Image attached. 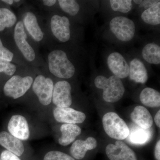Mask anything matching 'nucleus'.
<instances>
[{"label": "nucleus", "mask_w": 160, "mask_h": 160, "mask_svg": "<svg viewBox=\"0 0 160 160\" xmlns=\"http://www.w3.org/2000/svg\"><path fill=\"white\" fill-rule=\"evenodd\" d=\"M94 84L98 88L102 89L103 98L107 102L119 101L125 93V88L119 78L113 75L108 78L100 75L95 79Z\"/></svg>", "instance_id": "nucleus-1"}, {"label": "nucleus", "mask_w": 160, "mask_h": 160, "mask_svg": "<svg viewBox=\"0 0 160 160\" xmlns=\"http://www.w3.org/2000/svg\"><path fill=\"white\" fill-rule=\"evenodd\" d=\"M49 71L55 76L69 79L74 74L75 69L65 52L61 50L52 51L48 56Z\"/></svg>", "instance_id": "nucleus-2"}, {"label": "nucleus", "mask_w": 160, "mask_h": 160, "mask_svg": "<svg viewBox=\"0 0 160 160\" xmlns=\"http://www.w3.org/2000/svg\"><path fill=\"white\" fill-rule=\"evenodd\" d=\"M103 128L106 134L112 138L122 141L129 136L130 130L125 121L115 112H109L102 118Z\"/></svg>", "instance_id": "nucleus-3"}, {"label": "nucleus", "mask_w": 160, "mask_h": 160, "mask_svg": "<svg viewBox=\"0 0 160 160\" xmlns=\"http://www.w3.org/2000/svg\"><path fill=\"white\" fill-rule=\"evenodd\" d=\"M112 32L118 39L122 42H128L134 37L135 26L133 21L128 18L118 16L112 18L109 23Z\"/></svg>", "instance_id": "nucleus-4"}, {"label": "nucleus", "mask_w": 160, "mask_h": 160, "mask_svg": "<svg viewBox=\"0 0 160 160\" xmlns=\"http://www.w3.org/2000/svg\"><path fill=\"white\" fill-rule=\"evenodd\" d=\"M32 82L33 79L30 76L22 77L20 76H13L4 86V93L9 97L18 98L28 91Z\"/></svg>", "instance_id": "nucleus-5"}, {"label": "nucleus", "mask_w": 160, "mask_h": 160, "mask_svg": "<svg viewBox=\"0 0 160 160\" xmlns=\"http://www.w3.org/2000/svg\"><path fill=\"white\" fill-rule=\"evenodd\" d=\"M53 88L52 80L42 75L37 77L32 86V90L37 96L40 103L44 106H48L51 103Z\"/></svg>", "instance_id": "nucleus-6"}, {"label": "nucleus", "mask_w": 160, "mask_h": 160, "mask_svg": "<svg viewBox=\"0 0 160 160\" xmlns=\"http://www.w3.org/2000/svg\"><path fill=\"white\" fill-rule=\"evenodd\" d=\"M106 152L110 160H138L134 152L122 141L108 145Z\"/></svg>", "instance_id": "nucleus-7"}, {"label": "nucleus", "mask_w": 160, "mask_h": 160, "mask_svg": "<svg viewBox=\"0 0 160 160\" xmlns=\"http://www.w3.org/2000/svg\"><path fill=\"white\" fill-rule=\"evenodd\" d=\"M71 86L66 81H59L53 88L52 100L53 104L58 107H69L72 103Z\"/></svg>", "instance_id": "nucleus-8"}, {"label": "nucleus", "mask_w": 160, "mask_h": 160, "mask_svg": "<svg viewBox=\"0 0 160 160\" xmlns=\"http://www.w3.org/2000/svg\"><path fill=\"white\" fill-rule=\"evenodd\" d=\"M53 113L57 122L66 124H81L86 118L84 112L69 107H57L53 109Z\"/></svg>", "instance_id": "nucleus-9"}, {"label": "nucleus", "mask_w": 160, "mask_h": 160, "mask_svg": "<svg viewBox=\"0 0 160 160\" xmlns=\"http://www.w3.org/2000/svg\"><path fill=\"white\" fill-rule=\"evenodd\" d=\"M27 36L22 22H18L16 25L14 31L15 42L18 48L27 61L32 62L35 58V53L32 47L26 41Z\"/></svg>", "instance_id": "nucleus-10"}, {"label": "nucleus", "mask_w": 160, "mask_h": 160, "mask_svg": "<svg viewBox=\"0 0 160 160\" xmlns=\"http://www.w3.org/2000/svg\"><path fill=\"white\" fill-rule=\"evenodd\" d=\"M50 26L52 33L58 40L63 42L69 41L70 37V22L68 18L58 15L53 16Z\"/></svg>", "instance_id": "nucleus-11"}, {"label": "nucleus", "mask_w": 160, "mask_h": 160, "mask_svg": "<svg viewBox=\"0 0 160 160\" xmlns=\"http://www.w3.org/2000/svg\"><path fill=\"white\" fill-rule=\"evenodd\" d=\"M8 129L10 134L21 140L28 139L30 135L27 120L20 115L12 117L8 123Z\"/></svg>", "instance_id": "nucleus-12"}, {"label": "nucleus", "mask_w": 160, "mask_h": 160, "mask_svg": "<svg viewBox=\"0 0 160 160\" xmlns=\"http://www.w3.org/2000/svg\"><path fill=\"white\" fill-rule=\"evenodd\" d=\"M109 69L114 76L124 79L129 74V66L122 54L118 52L111 53L107 59Z\"/></svg>", "instance_id": "nucleus-13"}, {"label": "nucleus", "mask_w": 160, "mask_h": 160, "mask_svg": "<svg viewBox=\"0 0 160 160\" xmlns=\"http://www.w3.org/2000/svg\"><path fill=\"white\" fill-rule=\"evenodd\" d=\"M97 146V141L93 137H89L86 140H78L70 147V153L75 159L82 160L87 151L95 149Z\"/></svg>", "instance_id": "nucleus-14"}, {"label": "nucleus", "mask_w": 160, "mask_h": 160, "mask_svg": "<svg viewBox=\"0 0 160 160\" xmlns=\"http://www.w3.org/2000/svg\"><path fill=\"white\" fill-rule=\"evenodd\" d=\"M0 145L19 157L24 154L25 147L22 142L6 131L0 132Z\"/></svg>", "instance_id": "nucleus-15"}, {"label": "nucleus", "mask_w": 160, "mask_h": 160, "mask_svg": "<svg viewBox=\"0 0 160 160\" xmlns=\"http://www.w3.org/2000/svg\"><path fill=\"white\" fill-rule=\"evenodd\" d=\"M130 117L134 123L142 129H149L153 124L151 114L142 106H136L131 113Z\"/></svg>", "instance_id": "nucleus-16"}, {"label": "nucleus", "mask_w": 160, "mask_h": 160, "mask_svg": "<svg viewBox=\"0 0 160 160\" xmlns=\"http://www.w3.org/2000/svg\"><path fill=\"white\" fill-rule=\"evenodd\" d=\"M129 78L137 83L144 84L148 78V72L145 65L138 59L132 60L129 66Z\"/></svg>", "instance_id": "nucleus-17"}, {"label": "nucleus", "mask_w": 160, "mask_h": 160, "mask_svg": "<svg viewBox=\"0 0 160 160\" xmlns=\"http://www.w3.org/2000/svg\"><path fill=\"white\" fill-rule=\"evenodd\" d=\"M62 136L59 139V143L63 146H67L75 140L81 133V128L76 124H65L60 128Z\"/></svg>", "instance_id": "nucleus-18"}, {"label": "nucleus", "mask_w": 160, "mask_h": 160, "mask_svg": "<svg viewBox=\"0 0 160 160\" xmlns=\"http://www.w3.org/2000/svg\"><path fill=\"white\" fill-rule=\"evenodd\" d=\"M23 21L26 29L33 39L37 42H40L42 39L43 33L34 13L30 12H27Z\"/></svg>", "instance_id": "nucleus-19"}, {"label": "nucleus", "mask_w": 160, "mask_h": 160, "mask_svg": "<svg viewBox=\"0 0 160 160\" xmlns=\"http://www.w3.org/2000/svg\"><path fill=\"white\" fill-rule=\"evenodd\" d=\"M140 99L141 102L147 107H160V92L152 88L147 87L143 89L140 94Z\"/></svg>", "instance_id": "nucleus-20"}, {"label": "nucleus", "mask_w": 160, "mask_h": 160, "mask_svg": "<svg viewBox=\"0 0 160 160\" xmlns=\"http://www.w3.org/2000/svg\"><path fill=\"white\" fill-rule=\"evenodd\" d=\"M144 59L147 62L154 65L160 64V47L154 43H149L142 51Z\"/></svg>", "instance_id": "nucleus-21"}, {"label": "nucleus", "mask_w": 160, "mask_h": 160, "mask_svg": "<svg viewBox=\"0 0 160 160\" xmlns=\"http://www.w3.org/2000/svg\"><path fill=\"white\" fill-rule=\"evenodd\" d=\"M142 19L145 22L151 25L160 24V1L153 6L146 9L141 15Z\"/></svg>", "instance_id": "nucleus-22"}, {"label": "nucleus", "mask_w": 160, "mask_h": 160, "mask_svg": "<svg viewBox=\"0 0 160 160\" xmlns=\"http://www.w3.org/2000/svg\"><path fill=\"white\" fill-rule=\"evenodd\" d=\"M150 133L149 129L138 128L132 130L131 133L129 134V141L134 144L142 145L145 144L150 138Z\"/></svg>", "instance_id": "nucleus-23"}, {"label": "nucleus", "mask_w": 160, "mask_h": 160, "mask_svg": "<svg viewBox=\"0 0 160 160\" xmlns=\"http://www.w3.org/2000/svg\"><path fill=\"white\" fill-rule=\"evenodd\" d=\"M16 21V16L13 12L6 8H0V31L12 27Z\"/></svg>", "instance_id": "nucleus-24"}, {"label": "nucleus", "mask_w": 160, "mask_h": 160, "mask_svg": "<svg viewBox=\"0 0 160 160\" xmlns=\"http://www.w3.org/2000/svg\"><path fill=\"white\" fill-rule=\"evenodd\" d=\"M58 3L62 10L70 15H76L79 11V5L74 0H59Z\"/></svg>", "instance_id": "nucleus-25"}, {"label": "nucleus", "mask_w": 160, "mask_h": 160, "mask_svg": "<svg viewBox=\"0 0 160 160\" xmlns=\"http://www.w3.org/2000/svg\"><path fill=\"white\" fill-rule=\"evenodd\" d=\"M109 2L112 9L114 11L127 13L132 8V2L130 0H111Z\"/></svg>", "instance_id": "nucleus-26"}, {"label": "nucleus", "mask_w": 160, "mask_h": 160, "mask_svg": "<svg viewBox=\"0 0 160 160\" xmlns=\"http://www.w3.org/2000/svg\"><path fill=\"white\" fill-rule=\"evenodd\" d=\"M43 160H76L69 155L59 151H51L47 152Z\"/></svg>", "instance_id": "nucleus-27"}, {"label": "nucleus", "mask_w": 160, "mask_h": 160, "mask_svg": "<svg viewBox=\"0 0 160 160\" xmlns=\"http://www.w3.org/2000/svg\"><path fill=\"white\" fill-rule=\"evenodd\" d=\"M16 70L14 65L6 60H0V72H3L7 75L12 76Z\"/></svg>", "instance_id": "nucleus-28"}, {"label": "nucleus", "mask_w": 160, "mask_h": 160, "mask_svg": "<svg viewBox=\"0 0 160 160\" xmlns=\"http://www.w3.org/2000/svg\"><path fill=\"white\" fill-rule=\"evenodd\" d=\"M13 58V53L3 46L2 41L0 39V60H6L10 62L12 61Z\"/></svg>", "instance_id": "nucleus-29"}, {"label": "nucleus", "mask_w": 160, "mask_h": 160, "mask_svg": "<svg viewBox=\"0 0 160 160\" xmlns=\"http://www.w3.org/2000/svg\"><path fill=\"white\" fill-rule=\"evenodd\" d=\"M0 160H22L20 157L8 150L2 152L0 155Z\"/></svg>", "instance_id": "nucleus-30"}, {"label": "nucleus", "mask_w": 160, "mask_h": 160, "mask_svg": "<svg viewBox=\"0 0 160 160\" xmlns=\"http://www.w3.org/2000/svg\"><path fill=\"white\" fill-rule=\"evenodd\" d=\"M158 2L159 1H143L142 2L141 4V6H143L144 8H147V9L153 6Z\"/></svg>", "instance_id": "nucleus-31"}, {"label": "nucleus", "mask_w": 160, "mask_h": 160, "mask_svg": "<svg viewBox=\"0 0 160 160\" xmlns=\"http://www.w3.org/2000/svg\"><path fill=\"white\" fill-rule=\"evenodd\" d=\"M155 157L157 160H160V141L159 140L156 145L154 151Z\"/></svg>", "instance_id": "nucleus-32"}, {"label": "nucleus", "mask_w": 160, "mask_h": 160, "mask_svg": "<svg viewBox=\"0 0 160 160\" xmlns=\"http://www.w3.org/2000/svg\"><path fill=\"white\" fill-rule=\"evenodd\" d=\"M154 121L156 125L158 127H160V110L158 112L154 118Z\"/></svg>", "instance_id": "nucleus-33"}, {"label": "nucleus", "mask_w": 160, "mask_h": 160, "mask_svg": "<svg viewBox=\"0 0 160 160\" xmlns=\"http://www.w3.org/2000/svg\"><path fill=\"white\" fill-rule=\"evenodd\" d=\"M57 1L55 0H44L43 1V2L45 6H53Z\"/></svg>", "instance_id": "nucleus-34"}, {"label": "nucleus", "mask_w": 160, "mask_h": 160, "mask_svg": "<svg viewBox=\"0 0 160 160\" xmlns=\"http://www.w3.org/2000/svg\"><path fill=\"white\" fill-rule=\"evenodd\" d=\"M2 2H4L7 3L9 5H12L14 2V1H12V0H3Z\"/></svg>", "instance_id": "nucleus-35"}, {"label": "nucleus", "mask_w": 160, "mask_h": 160, "mask_svg": "<svg viewBox=\"0 0 160 160\" xmlns=\"http://www.w3.org/2000/svg\"><path fill=\"white\" fill-rule=\"evenodd\" d=\"M143 1H138V0H134V1H133V2L135 3H136V4H138V5H141V4H142V2Z\"/></svg>", "instance_id": "nucleus-36"}, {"label": "nucleus", "mask_w": 160, "mask_h": 160, "mask_svg": "<svg viewBox=\"0 0 160 160\" xmlns=\"http://www.w3.org/2000/svg\"><path fill=\"white\" fill-rule=\"evenodd\" d=\"M19 0H18V1H14V2H19Z\"/></svg>", "instance_id": "nucleus-37"}]
</instances>
